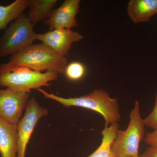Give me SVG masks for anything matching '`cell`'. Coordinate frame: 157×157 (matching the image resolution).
<instances>
[{
	"mask_svg": "<svg viewBox=\"0 0 157 157\" xmlns=\"http://www.w3.org/2000/svg\"><path fill=\"white\" fill-rule=\"evenodd\" d=\"M46 99L59 102L65 107H77L86 108L99 113L105 119V126L117 123L121 119L117 101L110 98L103 89H96L88 94L76 97L64 98L53 93H48L41 88L38 90Z\"/></svg>",
	"mask_w": 157,
	"mask_h": 157,
	"instance_id": "6da1fadb",
	"label": "cell"
},
{
	"mask_svg": "<svg viewBox=\"0 0 157 157\" xmlns=\"http://www.w3.org/2000/svg\"><path fill=\"white\" fill-rule=\"evenodd\" d=\"M58 73L52 71L37 72L30 68L8 62L0 65V86L17 91L29 93L33 89L50 86Z\"/></svg>",
	"mask_w": 157,
	"mask_h": 157,
	"instance_id": "7a4b0ae2",
	"label": "cell"
},
{
	"mask_svg": "<svg viewBox=\"0 0 157 157\" xmlns=\"http://www.w3.org/2000/svg\"><path fill=\"white\" fill-rule=\"evenodd\" d=\"M9 63L22 65L37 72L52 71L64 74L67 65L66 57L57 53L43 44H32L12 55Z\"/></svg>",
	"mask_w": 157,
	"mask_h": 157,
	"instance_id": "3957f363",
	"label": "cell"
},
{
	"mask_svg": "<svg viewBox=\"0 0 157 157\" xmlns=\"http://www.w3.org/2000/svg\"><path fill=\"white\" fill-rule=\"evenodd\" d=\"M145 123L140 115V105L135 102L128 128L118 130L111 150L115 157H140L139 147L145 133Z\"/></svg>",
	"mask_w": 157,
	"mask_h": 157,
	"instance_id": "277c9868",
	"label": "cell"
},
{
	"mask_svg": "<svg viewBox=\"0 0 157 157\" xmlns=\"http://www.w3.org/2000/svg\"><path fill=\"white\" fill-rule=\"evenodd\" d=\"M33 27L24 14L11 22L0 38V58L17 53L33 44L37 35Z\"/></svg>",
	"mask_w": 157,
	"mask_h": 157,
	"instance_id": "5b68a950",
	"label": "cell"
},
{
	"mask_svg": "<svg viewBox=\"0 0 157 157\" xmlns=\"http://www.w3.org/2000/svg\"><path fill=\"white\" fill-rule=\"evenodd\" d=\"M48 114V109L41 107L36 98L29 100L24 115L17 124L18 150L17 157H25L27 147L35 127L42 118Z\"/></svg>",
	"mask_w": 157,
	"mask_h": 157,
	"instance_id": "8992f818",
	"label": "cell"
},
{
	"mask_svg": "<svg viewBox=\"0 0 157 157\" xmlns=\"http://www.w3.org/2000/svg\"><path fill=\"white\" fill-rule=\"evenodd\" d=\"M29 93L11 89H0V117L17 124L29 100Z\"/></svg>",
	"mask_w": 157,
	"mask_h": 157,
	"instance_id": "52a82bcc",
	"label": "cell"
},
{
	"mask_svg": "<svg viewBox=\"0 0 157 157\" xmlns=\"http://www.w3.org/2000/svg\"><path fill=\"white\" fill-rule=\"evenodd\" d=\"M82 39L83 36L79 33L65 29H56L36 35V40L65 57L69 55L72 44Z\"/></svg>",
	"mask_w": 157,
	"mask_h": 157,
	"instance_id": "ba28073f",
	"label": "cell"
},
{
	"mask_svg": "<svg viewBox=\"0 0 157 157\" xmlns=\"http://www.w3.org/2000/svg\"><path fill=\"white\" fill-rule=\"evenodd\" d=\"M79 0H66L52 12L45 24L51 30L56 29L71 30L78 26L76 17L79 11Z\"/></svg>",
	"mask_w": 157,
	"mask_h": 157,
	"instance_id": "9c48e42d",
	"label": "cell"
},
{
	"mask_svg": "<svg viewBox=\"0 0 157 157\" xmlns=\"http://www.w3.org/2000/svg\"><path fill=\"white\" fill-rule=\"evenodd\" d=\"M17 124L0 117V154L1 157H17L18 150Z\"/></svg>",
	"mask_w": 157,
	"mask_h": 157,
	"instance_id": "30bf717a",
	"label": "cell"
},
{
	"mask_svg": "<svg viewBox=\"0 0 157 157\" xmlns=\"http://www.w3.org/2000/svg\"><path fill=\"white\" fill-rule=\"evenodd\" d=\"M127 11L134 23L147 22L157 14V0H131Z\"/></svg>",
	"mask_w": 157,
	"mask_h": 157,
	"instance_id": "8fae6325",
	"label": "cell"
},
{
	"mask_svg": "<svg viewBox=\"0 0 157 157\" xmlns=\"http://www.w3.org/2000/svg\"><path fill=\"white\" fill-rule=\"evenodd\" d=\"M30 0H16L7 6L0 5V32L23 14Z\"/></svg>",
	"mask_w": 157,
	"mask_h": 157,
	"instance_id": "7c38bea8",
	"label": "cell"
},
{
	"mask_svg": "<svg viewBox=\"0 0 157 157\" xmlns=\"http://www.w3.org/2000/svg\"><path fill=\"white\" fill-rule=\"evenodd\" d=\"M57 2V0H30L28 17L33 26L49 17Z\"/></svg>",
	"mask_w": 157,
	"mask_h": 157,
	"instance_id": "4fadbf2b",
	"label": "cell"
},
{
	"mask_svg": "<svg viewBox=\"0 0 157 157\" xmlns=\"http://www.w3.org/2000/svg\"><path fill=\"white\" fill-rule=\"evenodd\" d=\"M118 128L117 123L111 124L109 127L105 126L102 132L103 138L101 145L95 151L87 157H115L111 147L116 137Z\"/></svg>",
	"mask_w": 157,
	"mask_h": 157,
	"instance_id": "5bb4252c",
	"label": "cell"
},
{
	"mask_svg": "<svg viewBox=\"0 0 157 157\" xmlns=\"http://www.w3.org/2000/svg\"><path fill=\"white\" fill-rule=\"evenodd\" d=\"M86 73L85 66L80 62H71L67 65L64 74L67 78L71 81H78L83 78Z\"/></svg>",
	"mask_w": 157,
	"mask_h": 157,
	"instance_id": "9a60e30c",
	"label": "cell"
},
{
	"mask_svg": "<svg viewBox=\"0 0 157 157\" xmlns=\"http://www.w3.org/2000/svg\"><path fill=\"white\" fill-rule=\"evenodd\" d=\"M145 125L153 129L157 128V94L154 107L149 114L145 119Z\"/></svg>",
	"mask_w": 157,
	"mask_h": 157,
	"instance_id": "2e32d148",
	"label": "cell"
},
{
	"mask_svg": "<svg viewBox=\"0 0 157 157\" xmlns=\"http://www.w3.org/2000/svg\"><path fill=\"white\" fill-rule=\"evenodd\" d=\"M145 143L150 146L157 147V128L148 132L144 137Z\"/></svg>",
	"mask_w": 157,
	"mask_h": 157,
	"instance_id": "e0dca14e",
	"label": "cell"
},
{
	"mask_svg": "<svg viewBox=\"0 0 157 157\" xmlns=\"http://www.w3.org/2000/svg\"><path fill=\"white\" fill-rule=\"evenodd\" d=\"M140 157H157V147H149L140 155Z\"/></svg>",
	"mask_w": 157,
	"mask_h": 157,
	"instance_id": "ac0fdd59",
	"label": "cell"
}]
</instances>
